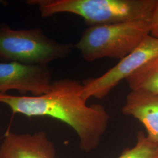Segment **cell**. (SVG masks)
Returning a JSON list of instances; mask_svg holds the SVG:
<instances>
[{"label": "cell", "mask_w": 158, "mask_h": 158, "mask_svg": "<svg viewBox=\"0 0 158 158\" xmlns=\"http://www.w3.org/2000/svg\"><path fill=\"white\" fill-rule=\"evenodd\" d=\"M83 87V83L79 81L61 79L52 81L50 90L43 95L0 94V102L8 106L14 114L47 116L62 121L77 134L80 149L90 152L99 145L110 115L101 104H87L82 96Z\"/></svg>", "instance_id": "1"}, {"label": "cell", "mask_w": 158, "mask_h": 158, "mask_svg": "<svg viewBox=\"0 0 158 158\" xmlns=\"http://www.w3.org/2000/svg\"><path fill=\"white\" fill-rule=\"evenodd\" d=\"M156 0H28L42 18L70 13L84 19L89 27L150 19Z\"/></svg>", "instance_id": "2"}, {"label": "cell", "mask_w": 158, "mask_h": 158, "mask_svg": "<svg viewBox=\"0 0 158 158\" xmlns=\"http://www.w3.org/2000/svg\"><path fill=\"white\" fill-rule=\"evenodd\" d=\"M150 32L151 18L91 26L74 46L88 62L106 57L120 60L134 51Z\"/></svg>", "instance_id": "3"}, {"label": "cell", "mask_w": 158, "mask_h": 158, "mask_svg": "<svg viewBox=\"0 0 158 158\" xmlns=\"http://www.w3.org/2000/svg\"><path fill=\"white\" fill-rule=\"evenodd\" d=\"M74 46L52 40L40 28L12 29L0 24V62L49 64L68 57Z\"/></svg>", "instance_id": "4"}, {"label": "cell", "mask_w": 158, "mask_h": 158, "mask_svg": "<svg viewBox=\"0 0 158 158\" xmlns=\"http://www.w3.org/2000/svg\"><path fill=\"white\" fill-rule=\"evenodd\" d=\"M158 56V38L148 35L134 51L105 73L85 80L83 83V97L86 101L91 98L105 97L122 80Z\"/></svg>", "instance_id": "5"}, {"label": "cell", "mask_w": 158, "mask_h": 158, "mask_svg": "<svg viewBox=\"0 0 158 158\" xmlns=\"http://www.w3.org/2000/svg\"><path fill=\"white\" fill-rule=\"evenodd\" d=\"M52 72L48 64L25 65L0 62V94L15 90L21 94L33 96L47 93L51 88Z\"/></svg>", "instance_id": "6"}, {"label": "cell", "mask_w": 158, "mask_h": 158, "mask_svg": "<svg viewBox=\"0 0 158 158\" xmlns=\"http://www.w3.org/2000/svg\"><path fill=\"white\" fill-rule=\"evenodd\" d=\"M54 144L45 132L17 134L8 132L0 147V158H55Z\"/></svg>", "instance_id": "7"}, {"label": "cell", "mask_w": 158, "mask_h": 158, "mask_svg": "<svg viewBox=\"0 0 158 158\" xmlns=\"http://www.w3.org/2000/svg\"><path fill=\"white\" fill-rule=\"evenodd\" d=\"M122 112L139 121L147 130V136L158 143V94L131 90Z\"/></svg>", "instance_id": "8"}, {"label": "cell", "mask_w": 158, "mask_h": 158, "mask_svg": "<svg viewBox=\"0 0 158 158\" xmlns=\"http://www.w3.org/2000/svg\"><path fill=\"white\" fill-rule=\"evenodd\" d=\"M125 80L131 90L158 94V56Z\"/></svg>", "instance_id": "9"}, {"label": "cell", "mask_w": 158, "mask_h": 158, "mask_svg": "<svg viewBox=\"0 0 158 158\" xmlns=\"http://www.w3.org/2000/svg\"><path fill=\"white\" fill-rule=\"evenodd\" d=\"M136 139L135 145L125 149L118 158H158V143L141 131L138 132Z\"/></svg>", "instance_id": "10"}, {"label": "cell", "mask_w": 158, "mask_h": 158, "mask_svg": "<svg viewBox=\"0 0 158 158\" xmlns=\"http://www.w3.org/2000/svg\"><path fill=\"white\" fill-rule=\"evenodd\" d=\"M150 35L158 38V0H156L151 18Z\"/></svg>", "instance_id": "11"}]
</instances>
